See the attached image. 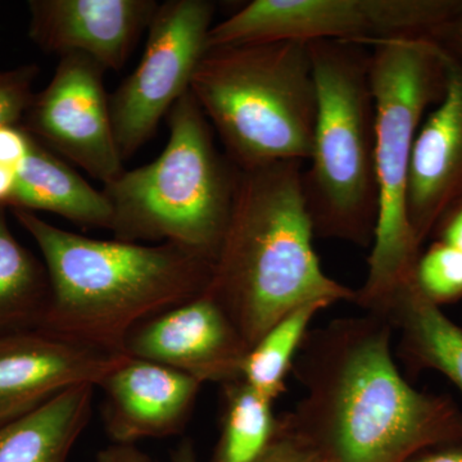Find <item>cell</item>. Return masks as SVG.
I'll return each instance as SVG.
<instances>
[{
	"label": "cell",
	"instance_id": "obj_8",
	"mask_svg": "<svg viewBox=\"0 0 462 462\" xmlns=\"http://www.w3.org/2000/svg\"><path fill=\"white\" fill-rule=\"evenodd\" d=\"M462 12V0H254L212 26L207 50L263 42L430 39Z\"/></svg>",
	"mask_w": 462,
	"mask_h": 462
},
{
	"label": "cell",
	"instance_id": "obj_7",
	"mask_svg": "<svg viewBox=\"0 0 462 462\" xmlns=\"http://www.w3.org/2000/svg\"><path fill=\"white\" fill-rule=\"evenodd\" d=\"M318 117L303 196L315 236L372 248L379 215L376 111L370 51L356 42H309Z\"/></svg>",
	"mask_w": 462,
	"mask_h": 462
},
{
	"label": "cell",
	"instance_id": "obj_16",
	"mask_svg": "<svg viewBox=\"0 0 462 462\" xmlns=\"http://www.w3.org/2000/svg\"><path fill=\"white\" fill-rule=\"evenodd\" d=\"M7 207L51 212L80 226L111 229L112 208L103 190L94 189L32 135Z\"/></svg>",
	"mask_w": 462,
	"mask_h": 462
},
{
	"label": "cell",
	"instance_id": "obj_19",
	"mask_svg": "<svg viewBox=\"0 0 462 462\" xmlns=\"http://www.w3.org/2000/svg\"><path fill=\"white\" fill-rule=\"evenodd\" d=\"M0 206V337L41 329L51 303L47 267L9 229Z\"/></svg>",
	"mask_w": 462,
	"mask_h": 462
},
{
	"label": "cell",
	"instance_id": "obj_14",
	"mask_svg": "<svg viewBox=\"0 0 462 462\" xmlns=\"http://www.w3.org/2000/svg\"><path fill=\"white\" fill-rule=\"evenodd\" d=\"M202 385L170 367L126 356L98 385L105 430L114 445L179 436Z\"/></svg>",
	"mask_w": 462,
	"mask_h": 462
},
{
	"label": "cell",
	"instance_id": "obj_4",
	"mask_svg": "<svg viewBox=\"0 0 462 462\" xmlns=\"http://www.w3.org/2000/svg\"><path fill=\"white\" fill-rule=\"evenodd\" d=\"M167 118L162 153L103 188L112 208L109 230L121 242L169 243L215 263L240 170L216 147L214 129L190 90Z\"/></svg>",
	"mask_w": 462,
	"mask_h": 462
},
{
	"label": "cell",
	"instance_id": "obj_23",
	"mask_svg": "<svg viewBox=\"0 0 462 462\" xmlns=\"http://www.w3.org/2000/svg\"><path fill=\"white\" fill-rule=\"evenodd\" d=\"M39 67L26 65L0 72V127L23 125L32 105Z\"/></svg>",
	"mask_w": 462,
	"mask_h": 462
},
{
	"label": "cell",
	"instance_id": "obj_12",
	"mask_svg": "<svg viewBox=\"0 0 462 462\" xmlns=\"http://www.w3.org/2000/svg\"><path fill=\"white\" fill-rule=\"evenodd\" d=\"M125 357L42 329L0 337V427L36 411L69 389L98 388Z\"/></svg>",
	"mask_w": 462,
	"mask_h": 462
},
{
	"label": "cell",
	"instance_id": "obj_24",
	"mask_svg": "<svg viewBox=\"0 0 462 462\" xmlns=\"http://www.w3.org/2000/svg\"><path fill=\"white\" fill-rule=\"evenodd\" d=\"M256 462H325L314 447L291 428L285 413L278 416V427L266 451Z\"/></svg>",
	"mask_w": 462,
	"mask_h": 462
},
{
	"label": "cell",
	"instance_id": "obj_28",
	"mask_svg": "<svg viewBox=\"0 0 462 462\" xmlns=\"http://www.w3.org/2000/svg\"><path fill=\"white\" fill-rule=\"evenodd\" d=\"M97 462H153L135 445H112L102 449Z\"/></svg>",
	"mask_w": 462,
	"mask_h": 462
},
{
	"label": "cell",
	"instance_id": "obj_3",
	"mask_svg": "<svg viewBox=\"0 0 462 462\" xmlns=\"http://www.w3.org/2000/svg\"><path fill=\"white\" fill-rule=\"evenodd\" d=\"M303 162L240 170L229 225L206 294L229 316L249 349L300 307L355 302L316 254L302 188Z\"/></svg>",
	"mask_w": 462,
	"mask_h": 462
},
{
	"label": "cell",
	"instance_id": "obj_31",
	"mask_svg": "<svg viewBox=\"0 0 462 462\" xmlns=\"http://www.w3.org/2000/svg\"><path fill=\"white\" fill-rule=\"evenodd\" d=\"M171 462H199L196 448L190 439L182 440L171 454Z\"/></svg>",
	"mask_w": 462,
	"mask_h": 462
},
{
	"label": "cell",
	"instance_id": "obj_30",
	"mask_svg": "<svg viewBox=\"0 0 462 462\" xmlns=\"http://www.w3.org/2000/svg\"><path fill=\"white\" fill-rule=\"evenodd\" d=\"M16 170L0 165V206L7 207L16 182Z\"/></svg>",
	"mask_w": 462,
	"mask_h": 462
},
{
	"label": "cell",
	"instance_id": "obj_17",
	"mask_svg": "<svg viewBox=\"0 0 462 462\" xmlns=\"http://www.w3.org/2000/svg\"><path fill=\"white\" fill-rule=\"evenodd\" d=\"M400 331L398 354L410 373L436 370L462 393V329L411 281L398 289L383 315Z\"/></svg>",
	"mask_w": 462,
	"mask_h": 462
},
{
	"label": "cell",
	"instance_id": "obj_5",
	"mask_svg": "<svg viewBox=\"0 0 462 462\" xmlns=\"http://www.w3.org/2000/svg\"><path fill=\"white\" fill-rule=\"evenodd\" d=\"M190 93L239 170L311 157L318 89L307 42L209 48Z\"/></svg>",
	"mask_w": 462,
	"mask_h": 462
},
{
	"label": "cell",
	"instance_id": "obj_27",
	"mask_svg": "<svg viewBox=\"0 0 462 462\" xmlns=\"http://www.w3.org/2000/svg\"><path fill=\"white\" fill-rule=\"evenodd\" d=\"M452 56L462 60V12L436 33L433 39Z\"/></svg>",
	"mask_w": 462,
	"mask_h": 462
},
{
	"label": "cell",
	"instance_id": "obj_22",
	"mask_svg": "<svg viewBox=\"0 0 462 462\" xmlns=\"http://www.w3.org/2000/svg\"><path fill=\"white\" fill-rule=\"evenodd\" d=\"M415 282L434 305L457 302L462 298V252L434 240L419 257Z\"/></svg>",
	"mask_w": 462,
	"mask_h": 462
},
{
	"label": "cell",
	"instance_id": "obj_18",
	"mask_svg": "<svg viewBox=\"0 0 462 462\" xmlns=\"http://www.w3.org/2000/svg\"><path fill=\"white\" fill-rule=\"evenodd\" d=\"M96 387L83 385L0 427V462H67L93 416Z\"/></svg>",
	"mask_w": 462,
	"mask_h": 462
},
{
	"label": "cell",
	"instance_id": "obj_13",
	"mask_svg": "<svg viewBox=\"0 0 462 462\" xmlns=\"http://www.w3.org/2000/svg\"><path fill=\"white\" fill-rule=\"evenodd\" d=\"M158 5L154 0H32L29 36L48 53L83 54L118 71Z\"/></svg>",
	"mask_w": 462,
	"mask_h": 462
},
{
	"label": "cell",
	"instance_id": "obj_1",
	"mask_svg": "<svg viewBox=\"0 0 462 462\" xmlns=\"http://www.w3.org/2000/svg\"><path fill=\"white\" fill-rule=\"evenodd\" d=\"M393 330L367 312L309 330L298 349L291 373L305 396L285 416L325 462H407L462 443V410L409 384L392 355Z\"/></svg>",
	"mask_w": 462,
	"mask_h": 462
},
{
	"label": "cell",
	"instance_id": "obj_15",
	"mask_svg": "<svg viewBox=\"0 0 462 462\" xmlns=\"http://www.w3.org/2000/svg\"><path fill=\"white\" fill-rule=\"evenodd\" d=\"M462 197V60L449 53L443 98L421 124L413 144L407 215L418 245Z\"/></svg>",
	"mask_w": 462,
	"mask_h": 462
},
{
	"label": "cell",
	"instance_id": "obj_29",
	"mask_svg": "<svg viewBox=\"0 0 462 462\" xmlns=\"http://www.w3.org/2000/svg\"><path fill=\"white\" fill-rule=\"evenodd\" d=\"M407 462H462V443L431 447Z\"/></svg>",
	"mask_w": 462,
	"mask_h": 462
},
{
	"label": "cell",
	"instance_id": "obj_26",
	"mask_svg": "<svg viewBox=\"0 0 462 462\" xmlns=\"http://www.w3.org/2000/svg\"><path fill=\"white\" fill-rule=\"evenodd\" d=\"M430 236L462 252V197L440 216Z\"/></svg>",
	"mask_w": 462,
	"mask_h": 462
},
{
	"label": "cell",
	"instance_id": "obj_11",
	"mask_svg": "<svg viewBox=\"0 0 462 462\" xmlns=\"http://www.w3.org/2000/svg\"><path fill=\"white\" fill-rule=\"evenodd\" d=\"M248 351L229 316L206 293L143 321L124 349L129 357L221 385L242 379Z\"/></svg>",
	"mask_w": 462,
	"mask_h": 462
},
{
	"label": "cell",
	"instance_id": "obj_9",
	"mask_svg": "<svg viewBox=\"0 0 462 462\" xmlns=\"http://www.w3.org/2000/svg\"><path fill=\"white\" fill-rule=\"evenodd\" d=\"M215 9L209 0H169L158 5L138 66L109 98L123 160L152 138L163 116L190 90L207 51Z\"/></svg>",
	"mask_w": 462,
	"mask_h": 462
},
{
	"label": "cell",
	"instance_id": "obj_2",
	"mask_svg": "<svg viewBox=\"0 0 462 462\" xmlns=\"http://www.w3.org/2000/svg\"><path fill=\"white\" fill-rule=\"evenodd\" d=\"M35 240L51 282L42 330L125 355L134 328L206 293L214 263L178 245L88 238L14 209Z\"/></svg>",
	"mask_w": 462,
	"mask_h": 462
},
{
	"label": "cell",
	"instance_id": "obj_6",
	"mask_svg": "<svg viewBox=\"0 0 462 462\" xmlns=\"http://www.w3.org/2000/svg\"><path fill=\"white\" fill-rule=\"evenodd\" d=\"M376 111L379 215L369 272L355 302L383 316L394 293L411 281L421 254L407 215L413 144L427 109L443 98L449 53L430 39L370 44Z\"/></svg>",
	"mask_w": 462,
	"mask_h": 462
},
{
	"label": "cell",
	"instance_id": "obj_20",
	"mask_svg": "<svg viewBox=\"0 0 462 462\" xmlns=\"http://www.w3.org/2000/svg\"><path fill=\"white\" fill-rule=\"evenodd\" d=\"M223 397L220 438L209 462H256L278 427L273 401L243 379L224 384Z\"/></svg>",
	"mask_w": 462,
	"mask_h": 462
},
{
	"label": "cell",
	"instance_id": "obj_21",
	"mask_svg": "<svg viewBox=\"0 0 462 462\" xmlns=\"http://www.w3.org/2000/svg\"><path fill=\"white\" fill-rule=\"evenodd\" d=\"M329 303H309L294 310L266 331L256 345L249 349L243 364L242 379L263 394L275 401L285 392V379L291 372L310 324Z\"/></svg>",
	"mask_w": 462,
	"mask_h": 462
},
{
	"label": "cell",
	"instance_id": "obj_25",
	"mask_svg": "<svg viewBox=\"0 0 462 462\" xmlns=\"http://www.w3.org/2000/svg\"><path fill=\"white\" fill-rule=\"evenodd\" d=\"M32 135L21 125L0 127V165L18 170L29 153Z\"/></svg>",
	"mask_w": 462,
	"mask_h": 462
},
{
	"label": "cell",
	"instance_id": "obj_10",
	"mask_svg": "<svg viewBox=\"0 0 462 462\" xmlns=\"http://www.w3.org/2000/svg\"><path fill=\"white\" fill-rule=\"evenodd\" d=\"M105 71L83 54L60 57L53 79L33 96L21 126L106 185L125 170L112 129Z\"/></svg>",
	"mask_w": 462,
	"mask_h": 462
}]
</instances>
